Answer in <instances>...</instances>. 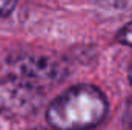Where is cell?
<instances>
[{"label": "cell", "mask_w": 132, "mask_h": 130, "mask_svg": "<svg viewBox=\"0 0 132 130\" xmlns=\"http://www.w3.org/2000/svg\"><path fill=\"white\" fill-rule=\"evenodd\" d=\"M17 0H0V17H6L15 6Z\"/></svg>", "instance_id": "5b68a950"}, {"label": "cell", "mask_w": 132, "mask_h": 130, "mask_svg": "<svg viewBox=\"0 0 132 130\" xmlns=\"http://www.w3.org/2000/svg\"><path fill=\"white\" fill-rule=\"evenodd\" d=\"M126 121H128V124L132 127V101H129L128 109H126Z\"/></svg>", "instance_id": "8992f818"}, {"label": "cell", "mask_w": 132, "mask_h": 130, "mask_svg": "<svg viewBox=\"0 0 132 130\" xmlns=\"http://www.w3.org/2000/svg\"><path fill=\"white\" fill-rule=\"evenodd\" d=\"M108 113V101L97 87L75 86L55 98L46 112L48 123L55 129H86L100 124Z\"/></svg>", "instance_id": "6da1fadb"}, {"label": "cell", "mask_w": 132, "mask_h": 130, "mask_svg": "<svg viewBox=\"0 0 132 130\" xmlns=\"http://www.w3.org/2000/svg\"><path fill=\"white\" fill-rule=\"evenodd\" d=\"M42 94L37 84L23 78H8L0 81V115L26 116L38 107Z\"/></svg>", "instance_id": "7a4b0ae2"}, {"label": "cell", "mask_w": 132, "mask_h": 130, "mask_svg": "<svg viewBox=\"0 0 132 130\" xmlns=\"http://www.w3.org/2000/svg\"><path fill=\"white\" fill-rule=\"evenodd\" d=\"M118 41H121L123 44H128V46H132V22L128 23L120 32H118Z\"/></svg>", "instance_id": "277c9868"}, {"label": "cell", "mask_w": 132, "mask_h": 130, "mask_svg": "<svg viewBox=\"0 0 132 130\" xmlns=\"http://www.w3.org/2000/svg\"><path fill=\"white\" fill-rule=\"evenodd\" d=\"M129 80H131V86H132V64H131V69H129Z\"/></svg>", "instance_id": "52a82bcc"}, {"label": "cell", "mask_w": 132, "mask_h": 130, "mask_svg": "<svg viewBox=\"0 0 132 130\" xmlns=\"http://www.w3.org/2000/svg\"><path fill=\"white\" fill-rule=\"evenodd\" d=\"M15 67L20 73V77L38 83V81H48V80H59L62 77V66L55 60L42 57V55H22L17 61Z\"/></svg>", "instance_id": "3957f363"}]
</instances>
